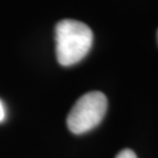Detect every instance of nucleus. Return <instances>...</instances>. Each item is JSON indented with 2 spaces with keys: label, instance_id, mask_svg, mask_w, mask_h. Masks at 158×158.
Masks as SVG:
<instances>
[{
  "label": "nucleus",
  "instance_id": "obj_5",
  "mask_svg": "<svg viewBox=\"0 0 158 158\" xmlns=\"http://www.w3.org/2000/svg\"><path fill=\"white\" fill-rule=\"evenodd\" d=\"M157 39H158V33H157Z\"/></svg>",
  "mask_w": 158,
  "mask_h": 158
},
{
  "label": "nucleus",
  "instance_id": "obj_4",
  "mask_svg": "<svg viewBox=\"0 0 158 158\" xmlns=\"http://www.w3.org/2000/svg\"><path fill=\"white\" fill-rule=\"evenodd\" d=\"M4 118H5V108H4L2 102L0 101V122H2Z\"/></svg>",
  "mask_w": 158,
  "mask_h": 158
},
{
  "label": "nucleus",
  "instance_id": "obj_2",
  "mask_svg": "<svg viewBox=\"0 0 158 158\" xmlns=\"http://www.w3.org/2000/svg\"><path fill=\"white\" fill-rule=\"evenodd\" d=\"M108 100L101 91H89L81 96L72 108L67 117L69 130L76 134H85L102 122L106 116Z\"/></svg>",
  "mask_w": 158,
  "mask_h": 158
},
{
  "label": "nucleus",
  "instance_id": "obj_3",
  "mask_svg": "<svg viewBox=\"0 0 158 158\" xmlns=\"http://www.w3.org/2000/svg\"><path fill=\"white\" fill-rule=\"evenodd\" d=\"M116 158H137L136 153L130 150V149H124L122 151H119V153L116 156Z\"/></svg>",
  "mask_w": 158,
  "mask_h": 158
},
{
  "label": "nucleus",
  "instance_id": "obj_1",
  "mask_svg": "<svg viewBox=\"0 0 158 158\" xmlns=\"http://www.w3.org/2000/svg\"><path fill=\"white\" fill-rule=\"evenodd\" d=\"M93 32L85 23L64 19L55 27V52L61 66L79 63L89 53L93 46Z\"/></svg>",
  "mask_w": 158,
  "mask_h": 158
}]
</instances>
